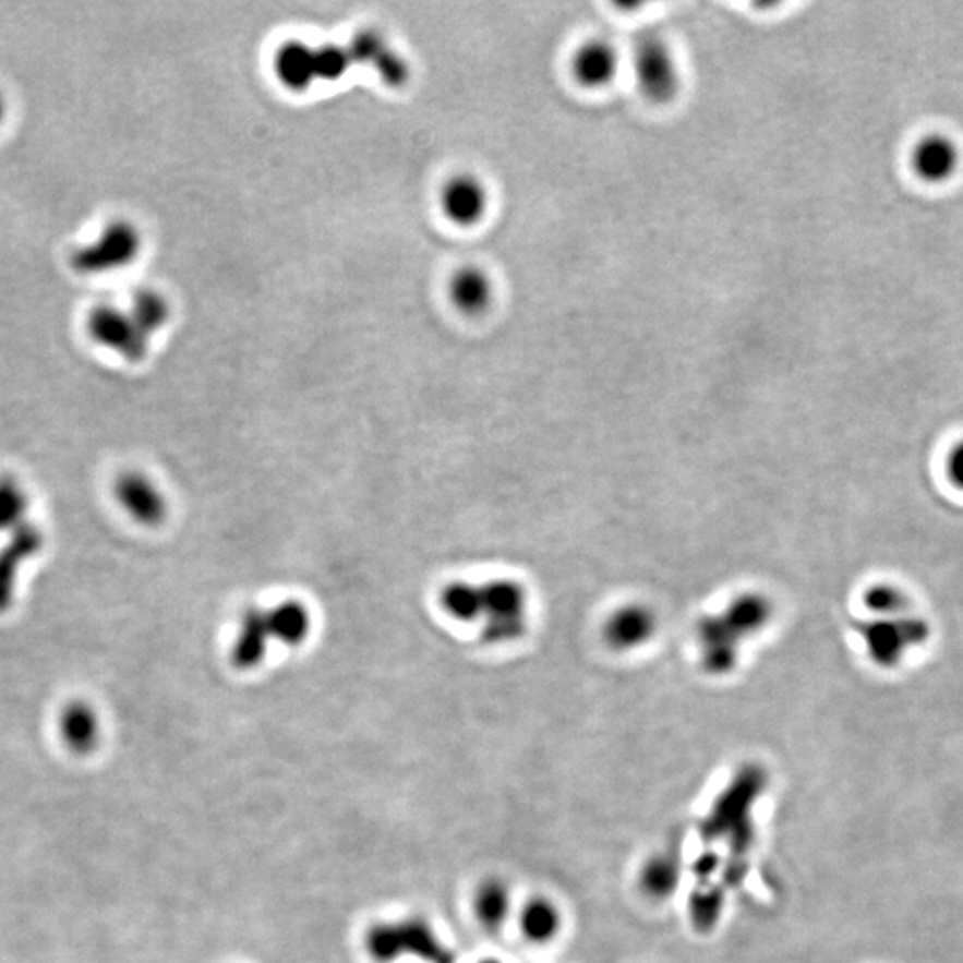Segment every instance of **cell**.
I'll use <instances>...</instances> for the list:
<instances>
[{"mask_svg": "<svg viewBox=\"0 0 963 963\" xmlns=\"http://www.w3.org/2000/svg\"><path fill=\"white\" fill-rule=\"evenodd\" d=\"M31 509L29 493L11 474H0V532L8 533L27 523Z\"/></svg>", "mask_w": 963, "mask_h": 963, "instance_id": "cell-19", "label": "cell"}, {"mask_svg": "<svg viewBox=\"0 0 963 963\" xmlns=\"http://www.w3.org/2000/svg\"><path fill=\"white\" fill-rule=\"evenodd\" d=\"M626 69V56L605 36H587L569 56L573 83L586 92H605Z\"/></svg>", "mask_w": 963, "mask_h": 963, "instance_id": "cell-4", "label": "cell"}, {"mask_svg": "<svg viewBox=\"0 0 963 963\" xmlns=\"http://www.w3.org/2000/svg\"><path fill=\"white\" fill-rule=\"evenodd\" d=\"M636 89L648 103L664 106L681 95L684 69L681 56L670 39L662 35H645L637 39L626 56Z\"/></svg>", "mask_w": 963, "mask_h": 963, "instance_id": "cell-2", "label": "cell"}, {"mask_svg": "<svg viewBox=\"0 0 963 963\" xmlns=\"http://www.w3.org/2000/svg\"><path fill=\"white\" fill-rule=\"evenodd\" d=\"M441 207L455 226L473 227L487 215L490 193L477 177L457 176L443 188Z\"/></svg>", "mask_w": 963, "mask_h": 963, "instance_id": "cell-10", "label": "cell"}, {"mask_svg": "<svg viewBox=\"0 0 963 963\" xmlns=\"http://www.w3.org/2000/svg\"><path fill=\"white\" fill-rule=\"evenodd\" d=\"M314 59H316V77L328 79V81H334V79L345 75L348 67L353 63L350 50L341 49V47H336V45H328V47H323V49H314Z\"/></svg>", "mask_w": 963, "mask_h": 963, "instance_id": "cell-24", "label": "cell"}, {"mask_svg": "<svg viewBox=\"0 0 963 963\" xmlns=\"http://www.w3.org/2000/svg\"><path fill=\"white\" fill-rule=\"evenodd\" d=\"M910 165L915 176L926 184H946L956 177L962 167V151L949 134H925L912 147Z\"/></svg>", "mask_w": 963, "mask_h": 963, "instance_id": "cell-6", "label": "cell"}, {"mask_svg": "<svg viewBox=\"0 0 963 963\" xmlns=\"http://www.w3.org/2000/svg\"><path fill=\"white\" fill-rule=\"evenodd\" d=\"M771 619L773 603L760 592H743L723 612L701 617L696 625V641L705 671L726 675L734 670L741 641L766 628Z\"/></svg>", "mask_w": 963, "mask_h": 963, "instance_id": "cell-1", "label": "cell"}, {"mask_svg": "<svg viewBox=\"0 0 963 963\" xmlns=\"http://www.w3.org/2000/svg\"><path fill=\"white\" fill-rule=\"evenodd\" d=\"M862 631L866 636L870 657L880 664H892L903 650L905 639H903L901 628L898 630L894 623H870L866 628H862Z\"/></svg>", "mask_w": 963, "mask_h": 963, "instance_id": "cell-21", "label": "cell"}, {"mask_svg": "<svg viewBox=\"0 0 963 963\" xmlns=\"http://www.w3.org/2000/svg\"><path fill=\"white\" fill-rule=\"evenodd\" d=\"M452 303L465 314H482L494 299V284L484 269L465 266L457 269L448 286Z\"/></svg>", "mask_w": 963, "mask_h": 963, "instance_id": "cell-13", "label": "cell"}, {"mask_svg": "<svg viewBox=\"0 0 963 963\" xmlns=\"http://www.w3.org/2000/svg\"><path fill=\"white\" fill-rule=\"evenodd\" d=\"M275 74L289 89H305L316 81L314 49L302 41H288L275 56Z\"/></svg>", "mask_w": 963, "mask_h": 963, "instance_id": "cell-16", "label": "cell"}, {"mask_svg": "<svg viewBox=\"0 0 963 963\" xmlns=\"http://www.w3.org/2000/svg\"><path fill=\"white\" fill-rule=\"evenodd\" d=\"M527 592L513 580H493L480 586V619L484 641L491 645L518 641L527 631Z\"/></svg>", "mask_w": 963, "mask_h": 963, "instance_id": "cell-3", "label": "cell"}, {"mask_svg": "<svg viewBox=\"0 0 963 963\" xmlns=\"http://www.w3.org/2000/svg\"><path fill=\"white\" fill-rule=\"evenodd\" d=\"M140 249V236L134 227L128 224H115L108 227L95 245L84 249L77 254L79 268L88 272L118 268L134 260Z\"/></svg>", "mask_w": 963, "mask_h": 963, "instance_id": "cell-11", "label": "cell"}, {"mask_svg": "<svg viewBox=\"0 0 963 963\" xmlns=\"http://www.w3.org/2000/svg\"><path fill=\"white\" fill-rule=\"evenodd\" d=\"M2 117H4V100L0 97V120H2Z\"/></svg>", "mask_w": 963, "mask_h": 963, "instance_id": "cell-27", "label": "cell"}, {"mask_svg": "<svg viewBox=\"0 0 963 963\" xmlns=\"http://www.w3.org/2000/svg\"><path fill=\"white\" fill-rule=\"evenodd\" d=\"M510 901L509 887L504 881L485 880L474 892L473 908L477 919L485 929H499L509 919Z\"/></svg>", "mask_w": 963, "mask_h": 963, "instance_id": "cell-18", "label": "cell"}, {"mask_svg": "<svg viewBox=\"0 0 963 963\" xmlns=\"http://www.w3.org/2000/svg\"><path fill=\"white\" fill-rule=\"evenodd\" d=\"M864 602L869 611L880 612V614H889L903 605L900 592L892 587H872L867 591Z\"/></svg>", "mask_w": 963, "mask_h": 963, "instance_id": "cell-25", "label": "cell"}, {"mask_svg": "<svg viewBox=\"0 0 963 963\" xmlns=\"http://www.w3.org/2000/svg\"><path fill=\"white\" fill-rule=\"evenodd\" d=\"M265 614L272 641H279L286 646H299L309 636L311 616L302 603H282L272 611H265Z\"/></svg>", "mask_w": 963, "mask_h": 963, "instance_id": "cell-17", "label": "cell"}, {"mask_svg": "<svg viewBox=\"0 0 963 963\" xmlns=\"http://www.w3.org/2000/svg\"><path fill=\"white\" fill-rule=\"evenodd\" d=\"M89 330L104 347L117 350L128 359L145 358L148 334L143 330L131 314L118 309L100 308L89 320Z\"/></svg>", "mask_w": 963, "mask_h": 963, "instance_id": "cell-9", "label": "cell"}, {"mask_svg": "<svg viewBox=\"0 0 963 963\" xmlns=\"http://www.w3.org/2000/svg\"><path fill=\"white\" fill-rule=\"evenodd\" d=\"M655 631V612L642 603L619 606L603 626L606 645L617 651L636 650L650 641Z\"/></svg>", "mask_w": 963, "mask_h": 963, "instance_id": "cell-12", "label": "cell"}, {"mask_svg": "<svg viewBox=\"0 0 963 963\" xmlns=\"http://www.w3.org/2000/svg\"><path fill=\"white\" fill-rule=\"evenodd\" d=\"M946 474L956 490L963 491V440L954 443L946 457Z\"/></svg>", "mask_w": 963, "mask_h": 963, "instance_id": "cell-26", "label": "cell"}, {"mask_svg": "<svg viewBox=\"0 0 963 963\" xmlns=\"http://www.w3.org/2000/svg\"><path fill=\"white\" fill-rule=\"evenodd\" d=\"M131 316H133L134 322L145 333L151 334L152 330H156V328L161 327L162 323L167 322L168 303L157 293L143 291L134 300V309Z\"/></svg>", "mask_w": 963, "mask_h": 963, "instance_id": "cell-23", "label": "cell"}, {"mask_svg": "<svg viewBox=\"0 0 963 963\" xmlns=\"http://www.w3.org/2000/svg\"><path fill=\"white\" fill-rule=\"evenodd\" d=\"M58 734L64 748L77 757L94 754L103 738V721L88 699H70L59 712Z\"/></svg>", "mask_w": 963, "mask_h": 963, "instance_id": "cell-8", "label": "cell"}, {"mask_svg": "<svg viewBox=\"0 0 963 963\" xmlns=\"http://www.w3.org/2000/svg\"><path fill=\"white\" fill-rule=\"evenodd\" d=\"M441 605L448 616L459 622H479L480 619V586L468 582H455L443 589Z\"/></svg>", "mask_w": 963, "mask_h": 963, "instance_id": "cell-20", "label": "cell"}, {"mask_svg": "<svg viewBox=\"0 0 963 963\" xmlns=\"http://www.w3.org/2000/svg\"><path fill=\"white\" fill-rule=\"evenodd\" d=\"M678 881V867L667 855H659L642 870V886L651 895H667Z\"/></svg>", "mask_w": 963, "mask_h": 963, "instance_id": "cell-22", "label": "cell"}, {"mask_svg": "<svg viewBox=\"0 0 963 963\" xmlns=\"http://www.w3.org/2000/svg\"><path fill=\"white\" fill-rule=\"evenodd\" d=\"M519 929L530 944H550L563 929V912L546 895H535L519 912Z\"/></svg>", "mask_w": 963, "mask_h": 963, "instance_id": "cell-14", "label": "cell"}, {"mask_svg": "<svg viewBox=\"0 0 963 963\" xmlns=\"http://www.w3.org/2000/svg\"><path fill=\"white\" fill-rule=\"evenodd\" d=\"M272 641L265 611L250 609L241 617L240 631L232 648V661L241 670H250L260 665L265 659L266 648Z\"/></svg>", "mask_w": 963, "mask_h": 963, "instance_id": "cell-15", "label": "cell"}, {"mask_svg": "<svg viewBox=\"0 0 963 963\" xmlns=\"http://www.w3.org/2000/svg\"><path fill=\"white\" fill-rule=\"evenodd\" d=\"M118 507L143 527H157L168 516V499L151 474L142 470H125L113 482Z\"/></svg>", "mask_w": 963, "mask_h": 963, "instance_id": "cell-5", "label": "cell"}, {"mask_svg": "<svg viewBox=\"0 0 963 963\" xmlns=\"http://www.w3.org/2000/svg\"><path fill=\"white\" fill-rule=\"evenodd\" d=\"M44 544V532L31 521L8 533L5 543L0 546V614L13 605L20 571L38 555Z\"/></svg>", "mask_w": 963, "mask_h": 963, "instance_id": "cell-7", "label": "cell"}]
</instances>
